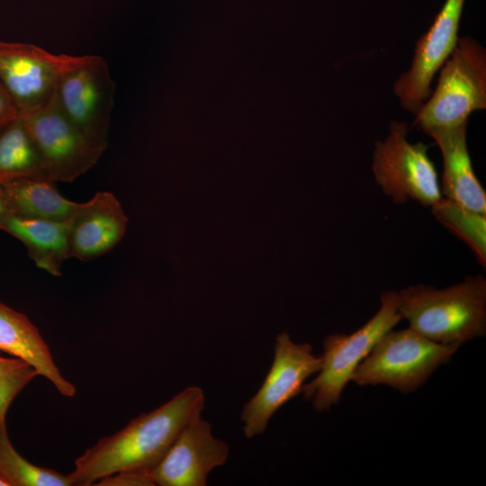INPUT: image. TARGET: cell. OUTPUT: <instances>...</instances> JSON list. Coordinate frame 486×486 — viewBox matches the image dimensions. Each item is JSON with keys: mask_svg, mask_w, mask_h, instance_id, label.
<instances>
[{"mask_svg": "<svg viewBox=\"0 0 486 486\" xmlns=\"http://www.w3.org/2000/svg\"><path fill=\"white\" fill-rule=\"evenodd\" d=\"M203 409L202 390L189 386L152 411L141 413L76 459L75 468L68 473L73 486L93 485L119 472H149L184 427L201 416Z\"/></svg>", "mask_w": 486, "mask_h": 486, "instance_id": "1", "label": "cell"}, {"mask_svg": "<svg viewBox=\"0 0 486 486\" xmlns=\"http://www.w3.org/2000/svg\"><path fill=\"white\" fill-rule=\"evenodd\" d=\"M409 328L434 342L456 345L486 334V279L469 275L444 289L418 284L399 292Z\"/></svg>", "mask_w": 486, "mask_h": 486, "instance_id": "2", "label": "cell"}, {"mask_svg": "<svg viewBox=\"0 0 486 486\" xmlns=\"http://www.w3.org/2000/svg\"><path fill=\"white\" fill-rule=\"evenodd\" d=\"M486 108V51L471 37L458 42L440 68L437 85L415 114L412 126L424 132L468 122Z\"/></svg>", "mask_w": 486, "mask_h": 486, "instance_id": "3", "label": "cell"}, {"mask_svg": "<svg viewBox=\"0 0 486 486\" xmlns=\"http://www.w3.org/2000/svg\"><path fill=\"white\" fill-rule=\"evenodd\" d=\"M380 302L378 311L355 332L324 338L320 369L314 379L303 385L301 393L305 400H312L316 410H328L339 401L359 364L374 344L402 320L398 292H383Z\"/></svg>", "mask_w": 486, "mask_h": 486, "instance_id": "4", "label": "cell"}, {"mask_svg": "<svg viewBox=\"0 0 486 486\" xmlns=\"http://www.w3.org/2000/svg\"><path fill=\"white\" fill-rule=\"evenodd\" d=\"M459 347L429 340L410 328H392L374 344L351 381L361 386L383 384L409 393L423 385Z\"/></svg>", "mask_w": 486, "mask_h": 486, "instance_id": "5", "label": "cell"}, {"mask_svg": "<svg viewBox=\"0 0 486 486\" xmlns=\"http://www.w3.org/2000/svg\"><path fill=\"white\" fill-rule=\"evenodd\" d=\"M406 122L392 121L386 138L375 143L372 170L382 192L395 203L414 201L431 207L443 196L428 146L408 140Z\"/></svg>", "mask_w": 486, "mask_h": 486, "instance_id": "6", "label": "cell"}, {"mask_svg": "<svg viewBox=\"0 0 486 486\" xmlns=\"http://www.w3.org/2000/svg\"><path fill=\"white\" fill-rule=\"evenodd\" d=\"M115 82L105 59L78 56L60 76L55 97L70 122L95 147L105 150L114 104Z\"/></svg>", "mask_w": 486, "mask_h": 486, "instance_id": "7", "label": "cell"}, {"mask_svg": "<svg viewBox=\"0 0 486 486\" xmlns=\"http://www.w3.org/2000/svg\"><path fill=\"white\" fill-rule=\"evenodd\" d=\"M21 117L38 149L41 179L73 182L92 169L104 152L69 121L55 94L45 105Z\"/></svg>", "mask_w": 486, "mask_h": 486, "instance_id": "8", "label": "cell"}, {"mask_svg": "<svg viewBox=\"0 0 486 486\" xmlns=\"http://www.w3.org/2000/svg\"><path fill=\"white\" fill-rule=\"evenodd\" d=\"M320 366L321 356L313 354L311 345L294 343L286 332L278 334L271 367L259 390L242 409L245 436L262 434L274 414L302 393L306 380Z\"/></svg>", "mask_w": 486, "mask_h": 486, "instance_id": "9", "label": "cell"}, {"mask_svg": "<svg viewBox=\"0 0 486 486\" xmlns=\"http://www.w3.org/2000/svg\"><path fill=\"white\" fill-rule=\"evenodd\" d=\"M78 56L53 54L33 44L0 41V85L19 115L45 105L61 75Z\"/></svg>", "mask_w": 486, "mask_h": 486, "instance_id": "10", "label": "cell"}, {"mask_svg": "<svg viewBox=\"0 0 486 486\" xmlns=\"http://www.w3.org/2000/svg\"><path fill=\"white\" fill-rule=\"evenodd\" d=\"M465 0H446L433 24L416 42L410 69L393 84L401 106L416 114L431 94L436 73L455 48Z\"/></svg>", "mask_w": 486, "mask_h": 486, "instance_id": "11", "label": "cell"}, {"mask_svg": "<svg viewBox=\"0 0 486 486\" xmlns=\"http://www.w3.org/2000/svg\"><path fill=\"white\" fill-rule=\"evenodd\" d=\"M229 453V446L214 437L211 424L199 416L184 427L149 474L156 485L205 486L209 473L226 463Z\"/></svg>", "mask_w": 486, "mask_h": 486, "instance_id": "12", "label": "cell"}, {"mask_svg": "<svg viewBox=\"0 0 486 486\" xmlns=\"http://www.w3.org/2000/svg\"><path fill=\"white\" fill-rule=\"evenodd\" d=\"M127 223L121 202L111 192H97L78 202L68 220L69 258L90 261L107 254L124 237Z\"/></svg>", "mask_w": 486, "mask_h": 486, "instance_id": "13", "label": "cell"}, {"mask_svg": "<svg viewBox=\"0 0 486 486\" xmlns=\"http://www.w3.org/2000/svg\"><path fill=\"white\" fill-rule=\"evenodd\" d=\"M467 127L468 122H464L455 127L429 130L425 133L435 140L442 154V196L470 210L486 213V193L472 165Z\"/></svg>", "mask_w": 486, "mask_h": 486, "instance_id": "14", "label": "cell"}, {"mask_svg": "<svg viewBox=\"0 0 486 486\" xmlns=\"http://www.w3.org/2000/svg\"><path fill=\"white\" fill-rule=\"evenodd\" d=\"M0 352L21 358L48 379L65 397H74L76 387L63 377L38 328L22 313L0 302Z\"/></svg>", "mask_w": 486, "mask_h": 486, "instance_id": "15", "label": "cell"}, {"mask_svg": "<svg viewBox=\"0 0 486 486\" xmlns=\"http://www.w3.org/2000/svg\"><path fill=\"white\" fill-rule=\"evenodd\" d=\"M0 230L19 239L35 265L49 274L60 276L63 263L69 258L67 221H53L0 215Z\"/></svg>", "mask_w": 486, "mask_h": 486, "instance_id": "16", "label": "cell"}, {"mask_svg": "<svg viewBox=\"0 0 486 486\" xmlns=\"http://www.w3.org/2000/svg\"><path fill=\"white\" fill-rule=\"evenodd\" d=\"M7 213L19 217L53 221H67L78 202L59 194L54 182L22 177L1 184Z\"/></svg>", "mask_w": 486, "mask_h": 486, "instance_id": "17", "label": "cell"}, {"mask_svg": "<svg viewBox=\"0 0 486 486\" xmlns=\"http://www.w3.org/2000/svg\"><path fill=\"white\" fill-rule=\"evenodd\" d=\"M41 161L21 116L0 130V184L22 177L41 179Z\"/></svg>", "mask_w": 486, "mask_h": 486, "instance_id": "18", "label": "cell"}, {"mask_svg": "<svg viewBox=\"0 0 486 486\" xmlns=\"http://www.w3.org/2000/svg\"><path fill=\"white\" fill-rule=\"evenodd\" d=\"M432 214L445 228L462 240L486 266V213L470 210L442 197L430 207Z\"/></svg>", "mask_w": 486, "mask_h": 486, "instance_id": "19", "label": "cell"}, {"mask_svg": "<svg viewBox=\"0 0 486 486\" xmlns=\"http://www.w3.org/2000/svg\"><path fill=\"white\" fill-rule=\"evenodd\" d=\"M0 472L10 486H73L68 474L23 458L13 446L6 429L0 435Z\"/></svg>", "mask_w": 486, "mask_h": 486, "instance_id": "20", "label": "cell"}, {"mask_svg": "<svg viewBox=\"0 0 486 486\" xmlns=\"http://www.w3.org/2000/svg\"><path fill=\"white\" fill-rule=\"evenodd\" d=\"M38 375L26 361L0 356V435L6 429L5 415L12 401Z\"/></svg>", "mask_w": 486, "mask_h": 486, "instance_id": "21", "label": "cell"}, {"mask_svg": "<svg viewBox=\"0 0 486 486\" xmlns=\"http://www.w3.org/2000/svg\"><path fill=\"white\" fill-rule=\"evenodd\" d=\"M95 485L153 486L156 485L148 471H124L102 478Z\"/></svg>", "mask_w": 486, "mask_h": 486, "instance_id": "22", "label": "cell"}, {"mask_svg": "<svg viewBox=\"0 0 486 486\" xmlns=\"http://www.w3.org/2000/svg\"><path fill=\"white\" fill-rule=\"evenodd\" d=\"M19 116L14 104L0 85V129Z\"/></svg>", "mask_w": 486, "mask_h": 486, "instance_id": "23", "label": "cell"}, {"mask_svg": "<svg viewBox=\"0 0 486 486\" xmlns=\"http://www.w3.org/2000/svg\"><path fill=\"white\" fill-rule=\"evenodd\" d=\"M4 213H7V207H6V202H5L3 188L0 184V215Z\"/></svg>", "mask_w": 486, "mask_h": 486, "instance_id": "24", "label": "cell"}, {"mask_svg": "<svg viewBox=\"0 0 486 486\" xmlns=\"http://www.w3.org/2000/svg\"><path fill=\"white\" fill-rule=\"evenodd\" d=\"M0 486H10L7 480L4 478V476L0 472Z\"/></svg>", "mask_w": 486, "mask_h": 486, "instance_id": "25", "label": "cell"}, {"mask_svg": "<svg viewBox=\"0 0 486 486\" xmlns=\"http://www.w3.org/2000/svg\"><path fill=\"white\" fill-rule=\"evenodd\" d=\"M1 130V129H0Z\"/></svg>", "mask_w": 486, "mask_h": 486, "instance_id": "26", "label": "cell"}]
</instances>
